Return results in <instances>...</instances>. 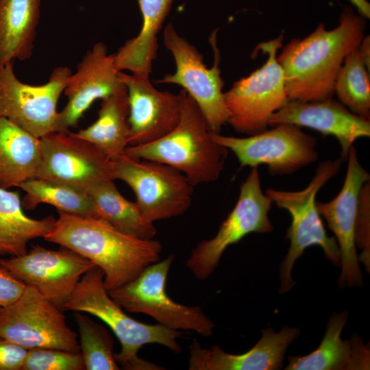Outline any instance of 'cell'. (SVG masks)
Instances as JSON below:
<instances>
[{"label": "cell", "instance_id": "obj_1", "mask_svg": "<svg viewBox=\"0 0 370 370\" xmlns=\"http://www.w3.org/2000/svg\"><path fill=\"white\" fill-rule=\"evenodd\" d=\"M365 18L345 5L335 28L328 30L321 23L308 36L293 39L283 47L277 60L288 99L316 101L333 96L345 57L364 38Z\"/></svg>", "mask_w": 370, "mask_h": 370}, {"label": "cell", "instance_id": "obj_2", "mask_svg": "<svg viewBox=\"0 0 370 370\" xmlns=\"http://www.w3.org/2000/svg\"><path fill=\"white\" fill-rule=\"evenodd\" d=\"M58 214L44 239L76 252L101 269L108 291L127 284L160 260L162 245L158 241L127 234L100 219L59 211Z\"/></svg>", "mask_w": 370, "mask_h": 370}, {"label": "cell", "instance_id": "obj_3", "mask_svg": "<svg viewBox=\"0 0 370 370\" xmlns=\"http://www.w3.org/2000/svg\"><path fill=\"white\" fill-rule=\"evenodd\" d=\"M180 119L164 136L147 144L127 146L123 154L164 163L182 173L193 186L219 179L229 151L215 143L202 112L184 89Z\"/></svg>", "mask_w": 370, "mask_h": 370}, {"label": "cell", "instance_id": "obj_4", "mask_svg": "<svg viewBox=\"0 0 370 370\" xmlns=\"http://www.w3.org/2000/svg\"><path fill=\"white\" fill-rule=\"evenodd\" d=\"M104 274L95 267L80 279L63 310L86 312L105 323L119 341L121 349L114 353L116 363L126 370H162L164 368L145 360L138 355L147 344L156 343L174 353L181 352L177 339L178 330L160 324H147L128 316L108 294L104 285Z\"/></svg>", "mask_w": 370, "mask_h": 370}, {"label": "cell", "instance_id": "obj_5", "mask_svg": "<svg viewBox=\"0 0 370 370\" xmlns=\"http://www.w3.org/2000/svg\"><path fill=\"white\" fill-rule=\"evenodd\" d=\"M342 161L339 158L319 163L314 177L302 190L288 191L269 188L265 192L273 204L286 210L291 217L286 234L290 246L280 266L279 292L282 294L287 293L295 285L291 275L293 266L304 251L311 246H319L329 260L335 265H340L341 254L337 242L325 231L317 208L316 196L319 190L338 173Z\"/></svg>", "mask_w": 370, "mask_h": 370}, {"label": "cell", "instance_id": "obj_6", "mask_svg": "<svg viewBox=\"0 0 370 370\" xmlns=\"http://www.w3.org/2000/svg\"><path fill=\"white\" fill-rule=\"evenodd\" d=\"M282 40L280 34L258 45L254 52L267 54L265 63L224 92L227 123L239 133L251 136L267 130L272 114L288 99L284 71L277 60Z\"/></svg>", "mask_w": 370, "mask_h": 370}, {"label": "cell", "instance_id": "obj_7", "mask_svg": "<svg viewBox=\"0 0 370 370\" xmlns=\"http://www.w3.org/2000/svg\"><path fill=\"white\" fill-rule=\"evenodd\" d=\"M174 259V255L171 254L151 264L133 280L108 293L128 312L150 316L158 324L171 330L210 336L214 324L201 307L177 303L166 293V279Z\"/></svg>", "mask_w": 370, "mask_h": 370}, {"label": "cell", "instance_id": "obj_8", "mask_svg": "<svg viewBox=\"0 0 370 370\" xmlns=\"http://www.w3.org/2000/svg\"><path fill=\"white\" fill-rule=\"evenodd\" d=\"M273 202L262 190L258 167H253L240 186L237 202L214 237L192 250L186 266L199 280L208 278L226 249L251 233H267L273 227L269 213Z\"/></svg>", "mask_w": 370, "mask_h": 370}, {"label": "cell", "instance_id": "obj_9", "mask_svg": "<svg viewBox=\"0 0 370 370\" xmlns=\"http://www.w3.org/2000/svg\"><path fill=\"white\" fill-rule=\"evenodd\" d=\"M216 34L217 30L209 40L214 58L213 66L208 68L197 48L180 36L171 23L167 25L163 32L164 43L173 56L176 71L165 75L156 83L182 86L198 106L210 132L220 134L223 125L228 122L229 113L222 91L224 83L221 77Z\"/></svg>", "mask_w": 370, "mask_h": 370}, {"label": "cell", "instance_id": "obj_10", "mask_svg": "<svg viewBox=\"0 0 370 370\" xmlns=\"http://www.w3.org/2000/svg\"><path fill=\"white\" fill-rule=\"evenodd\" d=\"M112 162L114 179L132 189L136 204L150 222L180 216L190 208L194 186L178 170L125 154Z\"/></svg>", "mask_w": 370, "mask_h": 370}, {"label": "cell", "instance_id": "obj_11", "mask_svg": "<svg viewBox=\"0 0 370 370\" xmlns=\"http://www.w3.org/2000/svg\"><path fill=\"white\" fill-rule=\"evenodd\" d=\"M247 137L211 133L212 139L231 151L241 166L264 164L273 175L292 174L318 158L317 140L301 127L281 123Z\"/></svg>", "mask_w": 370, "mask_h": 370}, {"label": "cell", "instance_id": "obj_12", "mask_svg": "<svg viewBox=\"0 0 370 370\" xmlns=\"http://www.w3.org/2000/svg\"><path fill=\"white\" fill-rule=\"evenodd\" d=\"M62 311L37 290L26 286L17 300L0 309V337L27 349L79 352L77 334L68 326Z\"/></svg>", "mask_w": 370, "mask_h": 370}, {"label": "cell", "instance_id": "obj_13", "mask_svg": "<svg viewBox=\"0 0 370 370\" xmlns=\"http://www.w3.org/2000/svg\"><path fill=\"white\" fill-rule=\"evenodd\" d=\"M71 73L58 66L47 83L34 86L17 78L14 62L0 65V117L38 138L56 132L58 102Z\"/></svg>", "mask_w": 370, "mask_h": 370}, {"label": "cell", "instance_id": "obj_14", "mask_svg": "<svg viewBox=\"0 0 370 370\" xmlns=\"http://www.w3.org/2000/svg\"><path fill=\"white\" fill-rule=\"evenodd\" d=\"M40 160L35 178L86 191L103 180H114L112 160L91 143L69 131L40 138Z\"/></svg>", "mask_w": 370, "mask_h": 370}, {"label": "cell", "instance_id": "obj_15", "mask_svg": "<svg viewBox=\"0 0 370 370\" xmlns=\"http://www.w3.org/2000/svg\"><path fill=\"white\" fill-rule=\"evenodd\" d=\"M0 267L63 310L83 275L97 266L67 248L36 245L23 255L0 258Z\"/></svg>", "mask_w": 370, "mask_h": 370}, {"label": "cell", "instance_id": "obj_16", "mask_svg": "<svg viewBox=\"0 0 370 370\" xmlns=\"http://www.w3.org/2000/svg\"><path fill=\"white\" fill-rule=\"evenodd\" d=\"M347 167L343 186L337 195L327 202H317V208L334 233L340 254V286L362 284L355 240L360 191L370 175L360 164L356 149L352 146L347 157Z\"/></svg>", "mask_w": 370, "mask_h": 370}, {"label": "cell", "instance_id": "obj_17", "mask_svg": "<svg viewBox=\"0 0 370 370\" xmlns=\"http://www.w3.org/2000/svg\"><path fill=\"white\" fill-rule=\"evenodd\" d=\"M119 72L114 53L108 54L103 42L95 43L77 64L76 72L67 79L63 91L67 103L58 112L56 132H69L94 101L115 92L123 84Z\"/></svg>", "mask_w": 370, "mask_h": 370}, {"label": "cell", "instance_id": "obj_18", "mask_svg": "<svg viewBox=\"0 0 370 370\" xmlns=\"http://www.w3.org/2000/svg\"><path fill=\"white\" fill-rule=\"evenodd\" d=\"M119 77L127 91L128 146L153 142L175 128L181 114L179 93L158 90L149 77L120 71Z\"/></svg>", "mask_w": 370, "mask_h": 370}, {"label": "cell", "instance_id": "obj_19", "mask_svg": "<svg viewBox=\"0 0 370 370\" xmlns=\"http://www.w3.org/2000/svg\"><path fill=\"white\" fill-rule=\"evenodd\" d=\"M288 123L335 137L341 148V158L347 160L356 140L370 136V121L331 98L316 101L288 99L272 114L269 126Z\"/></svg>", "mask_w": 370, "mask_h": 370}, {"label": "cell", "instance_id": "obj_20", "mask_svg": "<svg viewBox=\"0 0 370 370\" xmlns=\"http://www.w3.org/2000/svg\"><path fill=\"white\" fill-rule=\"evenodd\" d=\"M295 327L280 332L271 328L262 330V336L249 350L229 354L219 345L205 349L194 339L189 346V370H276L282 367L286 351L299 335Z\"/></svg>", "mask_w": 370, "mask_h": 370}, {"label": "cell", "instance_id": "obj_21", "mask_svg": "<svg viewBox=\"0 0 370 370\" xmlns=\"http://www.w3.org/2000/svg\"><path fill=\"white\" fill-rule=\"evenodd\" d=\"M347 312L334 313L319 346L303 356H289L286 370H367L370 368L369 347L357 334L343 340Z\"/></svg>", "mask_w": 370, "mask_h": 370}, {"label": "cell", "instance_id": "obj_22", "mask_svg": "<svg viewBox=\"0 0 370 370\" xmlns=\"http://www.w3.org/2000/svg\"><path fill=\"white\" fill-rule=\"evenodd\" d=\"M143 24L139 34L127 40L114 53V63L120 71L149 77L157 58V35L168 16L173 0H138Z\"/></svg>", "mask_w": 370, "mask_h": 370}, {"label": "cell", "instance_id": "obj_23", "mask_svg": "<svg viewBox=\"0 0 370 370\" xmlns=\"http://www.w3.org/2000/svg\"><path fill=\"white\" fill-rule=\"evenodd\" d=\"M42 0H0V65L31 58Z\"/></svg>", "mask_w": 370, "mask_h": 370}, {"label": "cell", "instance_id": "obj_24", "mask_svg": "<svg viewBox=\"0 0 370 370\" xmlns=\"http://www.w3.org/2000/svg\"><path fill=\"white\" fill-rule=\"evenodd\" d=\"M40 160V138L0 117V187H19L35 178Z\"/></svg>", "mask_w": 370, "mask_h": 370}, {"label": "cell", "instance_id": "obj_25", "mask_svg": "<svg viewBox=\"0 0 370 370\" xmlns=\"http://www.w3.org/2000/svg\"><path fill=\"white\" fill-rule=\"evenodd\" d=\"M129 102L126 86L102 99L97 119L88 127L72 132L104 152L112 160L123 155L128 146Z\"/></svg>", "mask_w": 370, "mask_h": 370}, {"label": "cell", "instance_id": "obj_26", "mask_svg": "<svg viewBox=\"0 0 370 370\" xmlns=\"http://www.w3.org/2000/svg\"><path fill=\"white\" fill-rule=\"evenodd\" d=\"M55 220L53 216L42 219L27 217L23 210L20 193L0 187V257L25 254L28 243L44 237Z\"/></svg>", "mask_w": 370, "mask_h": 370}, {"label": "cell", "instance_id": "obj_27", "mask_svg": "<svg viewBox=\"0 0 370 370\" xmlns=\"http://www.w3.org/2000/svg\"><path fill=\"white\" fill-rule=\"evenodd\" d=\"M92 200L95 218L119 230L142 239H153L157 230L143 214L136 201L125 199L114 180L101 181L86 190Z\"/></svg>", "mask_w": 370, "mask_h": 370}, {"label": "cell", "instance_id": "obj_28", "mask_svg": "<svg viewBox=\"0 0 370 370\" xmlns=\"http://www.w3.org/2000/svg\"><path fill=\"white\" fill-rule=\"evenodd\" d=\"M19 188L25 193L22 199L25 210L47 204L55 207L58 212L95 218L92 200L86 191L40 178L30 179Z\"/></svg>", "mask_w": 370, "mask_h": 370}, {"label": "cell", "instance_id": "obj_29", "mask_svg": "<svg viewBox=\"0 0 370 370\" xmlns=\"http://www.w3.org/2000/svg\"><path fill=\"white\" fill-rule=\"evenodd\" d=\"M369 71L365 66L358 48L345 58L334 85V93L339 101L352 112L370 118Z\"/></svg>", "mask_w": 370, "mask_h": 370}, {"label": "cell", "instance_id": "obj_30", "mask_svg": "<svg viewBox=\"0 0 370 370\" xmlns=\"http://www.w3.org/2000/svg\"><path fill=\"white\" fill-rule=\"evenodd\" d=\"M74 312L85 369H120L114 358V341L109 332L82 312Z\"/></svg>", "mask_w": 370, "mask_h": 370}, {"label": "cell", "instance_id": "obj_31", "mask_svg": "<svg viewBox=\"0 0 370 370\" xmlns=\"http://www.w3.org/2000/svg\"><path fill=\"white\" fill-rule=\"evenodd\" d=\"M23 370H82L85 369L81 352L56 349H28Z\"/></svg>", "mask_w": 370, "mask_h": 370}, {"label": "cell", "instance_id": "obj_32", "mask_svg": "<svg viewBox=\"0 0 370 370\" xmlns=\"http://www.w3.org/2000/svg\"><path fill=\"white\" fill-rule=\"evenodd\" d=\"M356 245L362 249L358 256L367 272L370 270V184L367 182L362 187L358 202L355 234Z\"/></svg>", "mask_w": 370, "mask_h": 370}, {"label": "cell", "instance_id": "obj_33", "mask_svg": "<svg viewBox=\"0 0 370 370\" xmlns=\"http://www.w3.org/2000/svg\"><path fill=\"white\" fill-rule=\"evenodd\" d=\"M28 349L0 337V370H21Z\"/></svg>", "mask_w": 370, "mask_h": 370}, {"label": "cell", "instance_id": "obj_34", "mask_svg": "<svg viewBox=\"0 0 370 370\" xmlns=\"http://www.w3.org/2000/svg\"><path fill=\"white\" fill-rule=\"evenodd\" d=\"M26 285L0 267V309L17 300Z\"/></svg>", "mask_w": 370, "mask_h": 370}, {"label": "cell", "instance_id": "obj_35", "mask_svg": "<svg viewBox=\"0 0 370 370\" xmlns=\"http://www.w3.org/2000/svg\"><path fill=\"white\" fill-rule=\"evenodd\" d=\"M359 54L369 71L370 69V40L369 36L364 37L358 47Z\"/></svg>", "mask_w": 370, "mask_h": 370}, {"label": "cell", "instance_id": "obj_36", "mask_svg": "<svg viewBox=\"0 0 370 370\" xmlns=\"http://www.w3.org/2000/svg\"><path fill=\"white\" fill-rule=\"evenodd\" d=\"M365 18H370V3L367 0H349Z\"/></svg>", "mask_w": 370, "mask_h": 370}]
</instances>
